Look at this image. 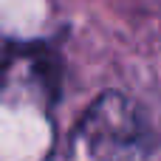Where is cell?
Masks as SVG:
<instances>
[{
  "instance_id": "cell-1",
  "label": "cell",
  "mask_w": 161,
  "mask_h": 161,
  "mask_svg": "<svg viewBox=\"0 0 161 161\" xmlns=\"http://www.w3.org/2000/svg\"><path fill=\"white\" fill-rule=\"evenodd\" d=\"M142 127L139 113L119 93H105L74 130V156L85 161H133Z\"/></svg>"
}]
</instances>
